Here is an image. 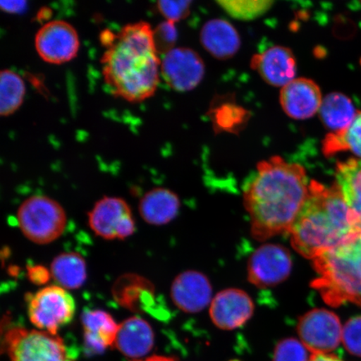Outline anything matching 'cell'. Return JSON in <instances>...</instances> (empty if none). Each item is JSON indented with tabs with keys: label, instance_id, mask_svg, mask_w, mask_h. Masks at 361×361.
<instances>
[{
	"label": "cell",
	"instance_id": "cell-34",
	"mask_svg": "<svg viewBox=\"0 0 361 361\" xmlns=\"http://www.w3.org/2000/svg\"><path fill=\"white\" fill-rule=\"evenodd\" d=\"M310 361H344L338 356L329 354H314L311 356Z\"/></svg>",
	"mask_w": 361,
	"mask_h": 361
},
{
	"label": "cell",
	"instance_id": "cell-21",
	"mask_svg": "<svg viewBox=\"0 0 361 361\" xmlns=\"http://www.w3.org/2000/svg\"><path fill=\"white\" fill-rule=\"evenodd\" d=\"M336 178V184L349 207L355 228L361 232V159L338 162Z\"/></svg>",
	"mask_w": 361,
	"mask_h": 361
},
{
	"label": "cell",
	"instance_id": "cell-28",
	"mask_svg": "<svg viewBox=\"0 0 361 361\" xmlns=\"http://www.w3.org/2000/svg\"><path fill=\"white\" fill-rule=\"evenodd\" d=\"M310 351L296 338H288L275 347L274 361H310Z\"/></svg>",
	"mask_w": 361,
	"mask_h": 361
},
{
	"label": "cell",
	"instance_id": "cell-35",
	"mask_svg": "<svg viewBox=\"0 0 361 361\" xmlns=\"http://www.w3.org/2000/svg\"><path fill=\"white\" fill-rule=\"evenodd\" d=\"M137 361H174V360L169 357H164V356H152V357L147 358L144 360Z\"/></svg>",
	"mask_w": 361,
	"mask_h": 361
},
{
	"label": "cell",
	"instance_id": "cell-3",
	"mask_svg": "<svg viewBox=\"0 0 361 361\" xmlns=\"http://www.w3.org/2000/svg\"><path fill=\"white\" fill-rule=\"evenodd\" d=\"M357 233L337 185L327 187L311 180L308 196L290 232L296 251L314 259Z\"/></svg>",
	"mask_w": 361,
	"mask_h": 361
},
{
	"label": "cell",
	"instance_id": "cell-11",
	"mask_svg": "<svg viewBox=\"0 0 361 361\" xmlns=\"http://www.w3.org/2000/svg\"><path fill=\"white\" fill-rule=\"evenodd\" d=\"M204 74V63L192 49L174 48L162 56L161 78L176 92H186L197 87Z\"/></svg>",
	"mask_w": 361,
	"mask_h": 361
},
{
	"label": "cell",
	"instance_id": "cell-23",
	"mask_svg": "<svg viewBox=\"0 0 361 361\" xmlns=\"http://www.w3.org/2000/svg\"><path fill=\"white\" fill-rule=\"evenodd\" d=\"M51 277L57 286L66 290L82 287L87 278V266L83 257L78 252H63L52 261Z\"/></svg>",
	"mask_w": 361,
	"mask_h": 361
},
{
	"label": "cell",
	"instance_id": "cell-30",
	"mask_svg": "<svg viewBox=\"0 0 361 361\" xmlns=\"http://www.w3.org/2000/svg\"><path fill=\"white\" fill-rule=\"evenodd\" d=\"M154 39L158 52L165 55L166 52L174 49V44L177 42L178 31L175 27V23L165 21L153 29Z\"/></svg>",
	"mask_w": 361,
	"mask_h": 361
},
{
	"label": "cell",
	"instance_id": "cell-36",
	"mask_svg": "<svg viewBox=\"0 0 361 361\" xmlns=\"http://www.w3.org/2000/svg\"><path fill=\"white\" fill-rule=\"evenodd\" d=\"M232 361H239V360H232Z\"/></svg>",
	"mask_w": 361,
	"mask_h": 361
},
{
	"label": "cell",
	"instance_id": "cell-9",
	"mask_svg": "<svg viewBox=\"0 0 361 361\" xmlns=\"http://www.w3.org/2000/svg\"><path fill=\"white\" fill-rule=\"evenodd\" d=\"M35 47L44 62L51 65L65 64L78 55L79 35L69 22L48 21L36 33Z\"/></svg>",
	"mask_w": 361,
	"mask_h": 361
},
{
	"label": "cell",
	"instance_id": "cell-27",
	"mask_svg": "<svg viewBox=\"0 0 361 361\" xmlns=\"http://www.w3.org/2000/svg\"><path fill=\"white\" fill-rule=\"evenodd\" d=\"M218 4L234 19L252 20L264 15L274 2L269 0H228Z\"/></svg>",
	"mask_w": 361,
	"mask_h": 361
},
{
	"label": "cell",
	"instance_id": "cell-8",
	"mask_svg": "<svg viewBox=\"0 0 361 361\" xmlns=\"http://www.w3.org/2000/svg\"><path fill=\"white\" fill-rule=\"evenodd\" d=\"M88 224L97 236L105 240H123L132 236L135 230L128 203L117 197H104L94 203L88 214Z\"/></svg>",
	"mask_w": 361,
	"mask_h": 361
},
{
	"label": "cell",
	"instance_id": "cell-16",
	"mask_svg": "<svg viewBox=\"0 0 361 361\" xmlns=\"http://www.w3.org/2000/svg\"><path fill=\"white\" fill-rule=\"evenodd\" d=\"M251 67L262 79L275 87H284L295 80L296 60L290 49L274 47L252 59Z\"/></svg>",
	"mask_w": 361,
	"mask_h": 361
},
{
	"label": "cell",
	"instance_id": "cell-31",
	"mask_svg": "<svg viewBox=\"0 0 361 361\" xmlns=\"http://www.w3.org/2000/svg\"><path fill=\"white\" fill-rule=\"evenodd\" d=\"M191 1H158L157 8L166 21L173 23L185 19L190 13Z\"/></svg>",
	"mask_w": 361,
	"mask_h": 361
},
{
	"label": "cell",
	"instance_id": "cell-29",
	"mask_svg": "<svg viewBox=\"0 0 361 361\" xmlns=\"http://www.w3.org/2000/svg\"><path fill=\"white\" fill-rule=\"evenodd\" d=\"M342 341L349 353L361 357V316H356L345 324Z\"/></svg>",
	"mask_w": 361,
	"mask_h": 361
},
{
	"label": "cell",
	"instance_id": "cell-15",
	"mask_svg": "<svg viewBox=\"0 0 361 361\" xmlns=\"http://www.w3.org/2000/svg\"><path fill=\"white\" fill-rule=\"evenodd\" d=\"M171 297L174 305L184 312H200L210 303L211 284L205 275L197 271H186L174 279Z\"/></svg>",
	"mask_w": 361,
	"mask_h": 361
},
{
	"label": "cell",
	"instance_id": "cell-33",
	"mask_svg": "<svg viewBox=\"0 0 361 361\" xmlns=\"http://www.w3.org/2000/svg\"><path fill=\"white\" fill-rule=\"evenodd\" d=\"M27 2L22 0H16V1H1L0 2V8L4 12L8 13H21L26 10Z\"/></svg>",
	"mask_w": 361,
	"mask_h": 361
},
{
	"label": "cell",
	"instance_id": "cell-18",
	"mask_svg": "<svg viewBox=\"0 0 361 361\" xmlns=\"http://www.w3.org/2000/svg\"><path fill=\"white\" fill-rule=\"evenodd\" d=\"M114 345L128 357H142L154 345V332L145 319L133 316L119 324Z\"/></svg>",
	"mask_w": 361,
	"mask_h": 361
},
{
	"label": "cell",
	"instance_id": "cell-4",
	"mask_svg": "<svg viewBox=\"0 0 361 361\" xmlns=\"http://www.w3.org/2000/svg\"><path fill=\"white\" fill-rule=\"evenodd\" d=\"M313 261L317 273L313 287L326 303L361 306V232Z\"/></svg>",
	"mask_w": 361,
	"mask_h": 361
},
{
	"label": "cell",
	"instance_id": "cell-13",
	"mask_svg": "<svg viewBox=\"0 0 361 361\" xmlns=\"http://www.w3.org/2000/svg\"><path fill=\"white\" fill-rule=\"evenodd\" d=\"M254 303L245 292L229 288L216 295L210 305V316L216 327H241L254 313Z\"/></svg>",
	"mask_w": 361,
	"mask_h": 361
},
{
	"label": "cell",
	"instance_id": "cell-17",
	"mask_svg": "<svg viewBox=\"0 0 361 361\" xmlns=\"http://www.w3.org/2000/svg\"><path fill=\"white\" fill-rule=\"evenodd\" d=\"M84 329L85 349L88 355L103 353L114 345L119 324L106 311L87 310L81 317Z\"/></svg>",
	"mask_w": 361,
	"mask_h": 361
},
{
	"label": "cell",
	"instance_id": "cell-10",
	"mask_svg": "<svg viewBox=\"0 0 361 361\" xmlns=\"http://www.w3.org/2000/svg\"><path fill=\"white\" fill-rule=\"evenodd\" d=\"M298 333L310 353L328 354L340 345L343 328L340 319L331 311L315 309L302 316Z\"/></svg>",
	"mask_w": 361,
	"mask_h": 361
},
{
	"label": "cell",
	"instance_id": "cell-1",
	"mask_svg": "<svg viewBox=\"0 0 361 361\" xmlns=\"http://www.w3.org/2000/svg\"><path fill=\"white\" fill-rule=\"evenodd\" d=\"M310 183L299 164L281 157L261 161L243 193L252 235L265 240L290 233L308 196Z\"/></svg>",
	"mask_w": 361,
	"mask_h": 361
},
{
	"label": "cell",
	"instance_id": "cell-22",
	"mask_svg": "<svg viewBox=\"0 0 361 361\" xmlns=\"http://www.w3.org/2000/svg\"><path fill=\"white\" fill-rule=\"evenodd\" d=\"M113 296L126 309L137 312L154 300V287L139 275L126 274L114 284Z\"/></svg>",
	"mask_w": 361,
	"mask_h": 361
},
{
	"label": "cell",
	"instance_id": "cell-32",
	"mask_svg": "<svg viewBox=\"0 0 361 361\" xmlns=\"http://www.w3.org/2000/svg\"><path fill=\"white\" fill-rule=\"evenodd\" d=\"M30 281L37 286L47 283L51 277V270L42 265L31 266L28 268Z\"/></svg>",
	"mask_w": 361,
	"mask_h": 361
},
{
	"label": "cell",
	"instance_id": "cell-2",
	"mask_svg": "<svg viewBox=\"0 0 361 361\" xmlns=\"http://www.w3.org/2000/svg\"><path fill=\"white\" fill-rule=\"evenodd\" d=\"M101 58L104 81L115 97L130 103L151 98L157 92L161 75V59L154 31L149 23L126 25L118 33L103 31Z\"/></svg>",
	"mask_w": 361,
	"mask_h": 361
},
{
	"label": "cell",
	"instance_id": "cell-19",
	"mask_svg": "<svg viewBox=\"0 0 361 361\" xmlns=\"http://www.w3.org/2000/svg\"><path fill=\"white\" fill-rule=\"evenodd\" d=\"M201 43L206 51L219 60H228L238 51L241 39L229 22L216 19L207 22L201 30Z\"/></svg>",
	"mask_w": 361,
	"mask_h": 361
},
{
	"label": "cell",
	"instance_id": "cell-6",
	"mask_svg": "<svg viewBox=\"0 0 361 361\" xmlns=\"http://www.w3.org/2000/svg\"><path fill=\"white\" fill-rule=\"evenodd\" d=\"M3 344L11 361H75L76 358L61 337L39 329L8 328Z\"/></svg>",
	"mask_w": 361,
	"mask_h": 361
},
{
	"label": "cell",
	"instance_id": "cell-24",
	"mask_svg": "<svg viewBox=\"0 0 361 361\" xmlns=\"http://www.w3.org/2000/svg\"><path fill=\"white\" fill-rule=\"evenodd\" d=\"M357 112L348 97L336 92L323 99L319 111L323 124L332 133L345 129L353 121Z\"/></svg>",
	"mask_w": 361,
	"mask_h": 361
},
{
	"label": "cell",
	"instance_id": "cell-5",
	"mask_svg": "<svg viewBox=\"0 0 361 361\" xmlns=\"http://www.w3.org/2000/svg\"><path fill=\"white\" fill-rule=\"evenodd\" d=\"M20 231L36 245H49L64 233L67 216L63 207L44 195L31 196L21 203L17 211Z\"/></svg>",
	"mask_w": 361,
	"mask_h": 361
},
{
	"label": "cell",
	"instance_id": "cell-20",
	"mask_svg": "<svg viewBox=\"0 0 361 361\" xmlns=\"http://www.w3.org/2000/svg\"><path fill=\"white\" fill-rule=\"evenodd\" d=\"M177 194L164 188L148 191L139 202V213L146 223L161 226L168 224L177 216L180 209Z\"/></svg>",
	"mask_w": 361,
	"mask_h": 361
},
{
	"label": "cell",
	"instance_id": "cell-7",
	"mask_svg": "<svg viewBox=\"0 0 361 361\" xmlns=\"http://www.w3.org/2000/svg\"><path fill=\"white\" fill-rule=\"evenodd\" d=\"M27 305L30 322L39 331L55 336L59 329L71 322L76 310L74 298L57 284L29 295Z\"/></svg>",
	"mask_w": 361,
	"mask_h": 361
},
{
	"label": "cell",
	"instance_id": "cell-12",
	"mask_svg": "<svg viewBox=\"0 0 361 361\" xmlns=\"http://www.w3.org/2000/svg\"><path fill=\"white\" fill-rule=\"evenodd\" d=\"M291 269V256L286 247L266 245L257 250L248 261V279L257 287H272L286 281Z\"/></svg>",
	"mask_w": 361,
	"mask_h": 361
},
{
	"label": "cell",
	"instance_id": "cell-14",
	"mask_svg": "<svg viewBox=\"0 0 361 361\" xmlns=\"http://www.w3.org/2000/svg\"><path fill=\"white\" fill-rule=\"evenodd\" d=\"M322 102L319 85L310 79H295L281 90L283 110L293 119L310 118L319 111Z\"/></svg>",
	"mask_w": 361,
	"mask_h": 361
},
{
	"label": "cell",
	"instance_id": "cell-26",
	"mask_svg": "<svg viewBox=\"0 0 361 361\" xmlns=\"http://www.w3.org/2000/svg\"><path fill=\"white\" fill-rule=\"evenodd\" d=\"M25 92L24 80L19 74L8 69L0 72V115L10 116L19 110Z\"/></svg>",
	"mask_w": 361,
	"mask_h": 361
},
{
	"label": "cell",
	"instance_id": "cell-25",
	"mask_svg": "<svg viewBox=\"0 0 361 361\" xmlns=\"http://www.w3.org/2000/svg\"><path fill=\"white\" fill-rule=\"evenodd\" d=\"M322 151L326 157L338 152H350L361 159V111H358L352 123L341 132L326 135L322 142Z\"/></svg>",
	"mask_w": 361,
	"mask_h": 361
}]
</instances>
